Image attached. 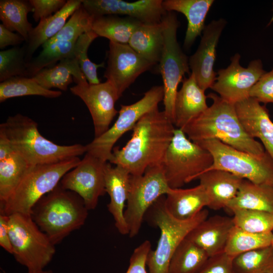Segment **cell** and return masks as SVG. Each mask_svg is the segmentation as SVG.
Here are the masks:
<instances>
[{"mask_svg":"<svg viewBox=\"0 0 273 273\" xmlns=\"http://www.w3.org/2000/svg\"><path fill=\"white\" fill-rule=\"evenodd\" d=\"M175 129L164 111L157 107L138 121L123 147L113 148L109 162L123 167L131 175H143L148 168L162 163Z\"/></svg>","mask_w":273,"mask_h":273,"instance_id":"6da1fadb","label":"cell"},{"mask_svg":"<svg viewBox=\"0 0 273 273\" xmlns=\"http://www.w3.org/2000/svg\"><path fill=\"white\" fill-rule=\"evenodd\" d=\"M212 104L182 130L193 142L215 139L239 150L261 155V143L246 132L237 115L235 105L211 93Z\"/></svg>","mask_w":273,"mask_h":273,"instance_id":"7a4b0ae2","label":"cell"},{"mask_svg":"<svg viewBox=\"0 0 273 273\" xmlns=\"http://www.w3.org/2000/svg\"><path fill=\"white\" fill-rule=\"evenodd\" d=\"M0 137L31 166L56 163L86 152L85 146L80 144L60 145L48 140L34 120L19 113L1 124Z\"/></svg>","mask_w":273,"mask_h":273,"instance_id":"3957f363","label":"cell"},{"mask_svg":"<svg viewBox=\"0 0 273 273\" xmlns=\"http://www.w3.org/2000/svg\"><path fill=\"white\" fill-rule=\"evenodd\" d=\"M88 211L79 195L64 189L59 183L36 203L31 216L56 245L84 225Z\"/></svg>","mask_w":273,"mask_h":273,"instance_id":"277c9868","label":"cell"},{"mask_svg":"<svg viewBox=\"0 0 273 273\" xmlns=\"http://www.w3.org/2000/svg\"><path fill=\"white\" fill-rule=\"evenodd\" d=\"M81 161L74 157L58 162L31 166L6 201L0 204V213L31 215L36 203L54 189L63 176Z\"/></svg>","mask_w":273,"mask_h":273,"instance_id":"5b68a950","label":"cell"},{"mask_svg":"<svg viewBox=\"0 0 273 273\" xmlns=\"http://www.w3.org/2000/svg\"><path fill=\"white\" fill-rule=\"evenodd\" d=\"M165 197L158 199L146 214L149 221L158 227L160 236L156 249L147 257L149 273H169L171 258L180 242L201 222L208 217V211L202 209L193 218L180 220L173 217L165 206Z\"/></svg>","mask_w":273,"mask_h":273,"instance_id":"8992f818","label":"cell"},{"mask_svg":"<svg viewBox=\"0 0 273 273\" xmlns=\"http://www.w3.org/2000/svg\"><path fill=\"white\" fill-rule=\"evenodd\" d=\"M212 155L213 169L228 171L254 184L273 187V160L266 152L255 155L236 149L217 140L194 142Z\"/></svg>","mask_w":273,"mask_h":273,"instance_id":"52a82bcc","label":"cell"},{"mask_svg":"<svg viewBox=\"0 0 273 273\" xmlns=\"http://www.w3.org/2000/svg\"><path fill=\"white\" fill-rule=\"evenodd\" d=\"M8 216L12 255L16 260L28 270L43 269L55 254V245L31 215L14 213Z\"/></svg>","mask_w":273,"mask_h":273,"instance_id":"ba28073f","label":"cell"},{"mask_svg":"<svg viewBox=\"0 0 273 273\" xmlns=\"http://www.w3.org/2000/svg\"><path fill=\"white\" fill-rule=\"evenodd\" d=\"M211 154L175 128L162 165L167 183L172 189L181 188L195 179L213 164Z\"/></svg>","mask_w":273,"mask_h":273,"instance_id":"9c48e42d","label":"cell"},{"mask_svg":"<svg viewBox=\"0 0 273 273\" xmlns=\"http://www.w3.org/2000/svg\"><path fill=\"white\" fill-rule=\"evenodd\" d=\"M164 43L159 62L164 89V112L174 124V103L179 83L190 73L189 59L177 39L179 22L173 12H167L162 20Z\"/></svg>","mask_w":273,"mask_h":273,"instance_id":"30bf717a","label":"cell"},{"mask_svg":"<svg viewBox=\"0 0 273 273\" xmlns=\"http://www.w3.org/2000/svg\"><path fill=\"white\" fill-rule=\"evenodd\" d=\"M170 188L162 164L148 168L143 175H131L124 213L129 237L138 234L149 209L158 199L166 195Z\"/></svg>","mask_w":273,"mask_h":273,"instance_id":"8fae6325","label":"cell"},{"mask_svg":"<svg viewBox=\"0 0 273 273\" xmlns=\"http://www.w3.org/2000/svg\"><path fill=\"white\" fill-rule=\"evenodd\" d=\"M163 86H154L147 91L136 102L121 105L119 115L113 125L100 136L85 145L86 152L104 161H109L115 144L127 131L132 130L145 114L158 107L163 101Z\"/></svg>","mask_w":273,"mask_h":273,"instance_id":"7c38bea8","label":"cell"},{"mask_svg":"<svg viewBox=\"0 0 273 273\" xmlns=\"http://www.w3.org/2000/svg\"><path fill=\"white\" fill-rule=\"evenodd\" d=\"M107 162L88 153L79 164L67 172L60 184L65 190L76 193L88 210L95 209L105 191V168Z\"/></svg>","mask_w":273,"mask_h":273,"instance_id":"4fadbf2b","label":"cell"},{"mask_svg":"<svg viewBox=\"0 0 273 273\" xmlns=\"http://www.w3.org/2000/svg\"><path fill=\"white\" fill-rule=\"evenodd\" d=\"M240 59L238 53L233 56L230 64L218 70L211 87L220 98L234 105L249 97L252 87L266 72L261 60L251 61L246 68L240 65Z\"/></svg>","mask_w":273,"mask_h":273,"instance_id":"5bb4252c","label":"cell"},{"mask_svg":"<svg viewBox=\"0 0 273 273\" xmlns=\"http://www.w3.org/2000/svg\"><path fill=\"white\" fill-rule=\"evenodd\" d=\"M70 89L87 107L94 123L95 138L105 132L118 113L115 105L119 97L113 85L107 80L97 84H90L86 81L76 84Z\"/></svg>","mask_w":273,"mask_h":273,"instance_id":"9a60e30c","label":"cell"},{"mask_svg":"<svg viewBox=\"0 0 273 273\" xmlns=\"http://www.w3.org/2000/svg\"><path fill=\"white\" fill-rule=\"evenodd\" d=\"M109 46L104 76L114 87L120 98L136 79L153 65L128 44L110 41Z\"/></svg>","mask_w":273,"mask_h":273,"instance_id":"2e32d148","label":"cell"},{"mask_svg":"<svg viewBox=\"0 0 273 273\" xmlns=\"http://www.w3.org/2000/svg\"><path fill=\"white\" fill-rule=\"evenodd\" d=\"M162 0H139L133 2L121 0H83L82 5L94 17L121 15L143 23L161 22L167 13Z\"/></svg>","mask_w":273,"mask_h":273,"instance_id":"e0dca14e","label":"cell"},{"mask_svg":"<svg viewBox=\"0 0 273 273\" xmlns=\"http://www.w3.org/2000/svg\"><path fill=\"white\" fill-rule=\"evenodd\" d=\"M226 24L224 19L220 18L206 25L196 51L189 59L191 73L198 84L205 91L211 88L216 80L217 73L214 70L216 48Z\"/></svg>","mask_w":273,"mask_h":273,"instance_id":"ac0fdd59","label":"cell"},{"mask_svg":"<svg viewBox=\"0 0 273 273\" xmlns=\"http://www.w3.org/2000/svg\"><path fill=\"white\" fill-rule=\"evenodd\" d=\"M237 115L246 132L261 141L265 151L273 160V122L268 109L249 97L235 104Z\"/></svg>","mask_w":273,"mask_h":273,"instance_id":"d6986e66","label":"cell"},{"mask_svg":"<svg viewBox=\"0 0 273 273\" xmlns=\"http://www.w3.org/2000/svg\"><path fill=\"white\" fill-rule=\"evenodd\" d=\"M131 174L123 167L113 166L107 162L105 168V191L110 197L108 211L114 220L115 226L122 235L129 234L124 213L130 189Z\"/></svg>","mask_w":273,"mask_h":273,"instance_id":"ffe728a7","label":"cell"},{"mask_svg":"<svg viewBox=\"0 0 273 273\" xmlns=\"http://www.w3.org/2000/svg\"><path fill=\"white\" fill-rule=\"evenodd\" d=\"M234 226L232 218L216 215L201 222L186 238L211 257L224 252L230 233Z\"/></svg>","mask_w":273,"mask_h":273,"instance_id":"44dd1931","label":"cell"},{"mask_svg":"<svg viewBox=\"0 0 273 273\" xmlns=\"http://www.w3.org/2000/svg\"><path fill=\"white\" fill-rule=\"evenodd\" d=\"M206 98L205 90L199 86L191 73L183 80L176 96L174 125L176 128L182 130L208 108Z\"/></svg>","mask_w":273,"mask_h":273,"instance_id":"7402d4cb","label":"cell"},{"mask_svg":"<svg viewBox=\"0 0 273 273\" xmlns=\"http://www.w3.org/2000/svg\"><path fill=\"white\" fill-rule=\"evenodd\" d=\"M209 199L208 207L214 210L225 208L237 195L244 179L228 171L210 170L197 178Z\"/></svg>","mask_w":273,"mask_h":273,"instance_id":"603a6c76","label":"cell"},{"mask_svg":"<svg viewBox=\"0 0 273 273\" xmlns=\"http://www.w3.org/2000/svg\"><path fill=\"white\" fill-rule=\"evenodd\" d=\"M166 195V209L173 217L180 220L193 218L209 205L208 197L200 184L189 189L170 188Z\"/></svg>","mask_w":273,"mask_h":273,"instance_id":"cb8c5ba5","label":"cell"},{"mask_svg":"<svg viewBox=\"0 0 273 273\" xmlns=\"http://www.w3.org/2000/svg\"><path fill=\"white\" fill-rule=\"evenodd\" d=\"M213 0H164L163 7L166 12L176 11L184 14L188 26L184 47L189 49L205 27V20Z\"/></svg>","mask_w":273,"mask_h":273,"instance_id":"d4e9b609","label":"cell"},{"mask_svg":"<svg viewBox=\"0 0 273 273\" xmlns=\"http://www.w3.org/2000/svg\"><path fill=\"white\" fill-rule=\"evenodd\" d=\"M82 0H68L58 12L49 18L40 20L33 28L29 36L26 48V60L29 62L36 50L54 37L65 26L67 19L82 5Z\"/></svg>","mask_w":273,"mask_h":273,"instance_id":"484cf974","label":"cell"},{"mask_svg":"<svg viewBox=\"0 0 273 273\" xmlns=\"http://www.w3.org/2000/svg\"><path fill=\"white\" fill-rule=\"evenodd\" d=\"M32 78L44 88H57L63 91L67 90L73 81L76 84L87 81L75 55L41 70Z\"/></svg>","mask_w":273,"mask_h":273,"instance_id":"4316f807","label":"cell"},{"mask_svg":"<svg viewBox=\"0 0 273 273\" xmlns=\"http://www.w3.org/2000/svg\"><path fill=\"white\" fill-rule=\"evenodd\" d=\"M164 43L162 21L142 23L132 34L128 44L153 65L160 61Z\"/></svg>","mask_w":273,"mask_h":273,"instance_id":"83f0119b","label":"cell"},{"mask_svg":"<svg viewBox=\"0 0 273 273\" xmlns=\"http://www.w3.org/2000/svg\"><path fill=\"white\" fill-rule=\"evenodd\" d=\"M225 208L249 209L263 211L273 215V187L243 179L236 197Z\"/></svg>","mask_w":273,"mask_h":273,"instance_id":"f1b7e54d","label":"cell"},{"mask_svg":"<svg viewBox=\"0 0 273 273\" xmlns=\"http://www.w3.org/2000/svg\"><path fill=\"white\" fill-rule=\"evenodd\" d=\"M128 17L105 15L94 17L92 30L99 36L105 37L110 41L128 44L134 31L142 24Z\"/></svg>","mask_w":273,"mask_h":273,"instance_id":"f546056e","label":"cell"},{"mask_svg":"<svg viewBox=\"0 0 273 273\" xmlns=\"http://www.w3.org/2000/svg\"><path fill=\"white\" fill-rule=\"evenodd\" d=\"M29 12H33L29 1H0V20L2 24L12 32L17 31L24 38L26 43L33 28L27 19Z\"/></svg>","mask_w":273,"mask_h":273,"instance_id":"4dcf8cb0","label":"cell"},{"mask_svg":"<svg viewBox=\"0 0 273 273\" xmlns=\"http://www.w3.org/2000/svg\"><path fill=\"white\" fill-rule=\"evenodd\" d=\"M209 257L204 250L186 238L171 258L169 273H198Z\"/></svg>","mask_w":273,"mask_h":273,"instance_id":"1f68e13d","label":"cell"},{"mask_svg":"<svg viewBox=\"0 0 273 273\" xmlns=\"http://www.w3.org/2000/svg\"><path fill=\"white\" fill-rule=\"evenodd\" d=\"M31 166L14 151L0 160V204L7 200Z\"/></svg>","mask_w":273,"mask_h":273,"instance_id":"d6a6232c","label":"cell"},{"mask_svg":"<svg viewBox=\"0 0 273 273\" xmlns=\"http://www.w3.org/2000/svg\"><path fill=\"white\" fill-rule=\"evenodd\" d=\"M60 91L44 88L32 78L15 76L0 83V102L18 97L39 96L48 98H58L62 95Z\"/></svg>","mask_w":273,"mask_h":273,"instance_id":"836d02e7","label":"cell"},{"mask_svg":"<svg viewBox=\"0 0 273 273\" xmlns=\"http://www.w3.org/2000/svg\"><path fill=\"white\" fill-rule=\"evenodd\" d=\"M76 41L44 43L39 54L27 63V77L32 78L41 70L55 65L64 58L74 56Z\"/></svg>","mask_w":273,"mask_h":273,"instance_id":"e575fe53","label":"cell"},{"mask_svg":"<svg viewBox=\"0 0 273 273\" xmlns=\"http://www.w3.org/2000/svg\"><path fill=\"white\" fill-rule=\"evenodd\" d=\"M272 232L253 233L235 225L232 229L224 252L234 257L240 254L271 245Z\"/></svg>","mask_w":273,"mask_h":273,"instance_id":"d590c367","label":"cell"},{"mask_svg":"<svg viewBox=\"0 0 273 273\" xmlns=\"http://www.w3.org/2000/svg\"><path fill=\"white\" fill-rule=\"evenodd\" d=\"M234 273H273L271 245L240 254L233 259Z\"/></svg>","mask_w":273,"mask_h":273,"instance_id":"8d00e7d4","label":"cell"},{"mask_svg":"<svg viewBox=\"0 0 273 273\" xmlns=\"http://www.w3.org/2000/svg\"><path fill=\"white\" fill-rule=\"evenodd\" d=\"M234 225L253 233L272 232L273 215L268 212L249 209H236L232 211Z\"/></svg>","mask_w":273,"mask_h":273,"instance_id":"74e56055","label":"cell"},{"mask_svg":"<svg viewBox=\"0 0 273 273\" xmlns=\"http://www.w3.org/2000/svg\"><path fill=\"white\" fill-rule=\"evenodd\" d=\"M94 19V17L81 5L70 17L63 28L44 43L77 40L82 34L92 30Z\"/></svg>","mask_w":273,"mask_h":273,"instance_id":"f35d334b","label":"cell"},{"mask_svg":"<svg viewBox=\"0 0 273 273\" xmlns=\"http://www.w3.org/2000/svg\"><path fill=\"white\" fill-rule=\"evenodd\" d=\"M98 37L93 30L87 32L79 37L74 48V55L78 60L82 73L90 84L101 83L98 77L97 69L105 66L104 62L97 64L92 62L87 56L89 46Z\"/></svg>","mask_w":273,"mask_h":273,"instance_id":"ab89813d","label":"cell"},{"mask_svg":"<svg viewBox=\"0 0 273 273\" xmlns=\"http://www.w3.org/2000/svg\"><path fill=\"white\" fill-rule=\"evenodd\" d=\"M25 47L0 52V81L15 76L27 77Z\"/></svg>","mask_w":273,"mask_h":273,"instance_id":"60d3db41","label":"cell"},{"mask_svg":"<svg viewBox=\"0 0 273 273\" xmlns=\"http://www.w3.org/2000/svg\"><path fill=\"white\" fill-rule=\"evenodd\" d=\"M249 97L264 104H273V68L262 75L253 85L250 91Z\"/></svg>","mask_w":273,"mask_h":273,"instance_id":"b9f144b4","label":"cell"},{"mask_svg":"<svg viewBox=\"0 0 273 273\" xmlns=\"http://www.w3.org/2000/svg\"><path fill=\"white\" fill-rule=\"evenodd\" d=\"M33 8V18L39 22L60 11L66 4L65 0H29Z\"/></svg>","mask_w":273,"mask_h":273,"instance_id":"7bdbcfd3","label":"cell"},{"mask_svg":"<svg viewBox=\"0 0 273 273\" xmlns=\"http://www.w3.org/2000/svg\"><path fill=\"white\" fill-rule=\"evenodd\" d=\"M151 250V244L149 240H145L138 246L130 256L125 273H147V260Z\"/></svg>","mask_w":273,"mask_h":273,"instance_id":"ee69618b","label":"cell"},{"mask_svg":"<svg viewBox=\"0 0 273 273\" xmlns=\"http://www.w3.org/2000/svg\"><path fill=\"white\" fill-rule=\"evenodd\" d=\"M233 258L224 252L209 257L198 273H234Z\"/></svg>","mask_w":273,"mask_h":273,"instance_id":"f6af8a7d","label":"cell"},{"mask_svg":"<svg viewBox=\"0 0 273 273\" xmlns=\"http://www.w3.org/2000/svg\"><path fill=\"white\" fill-rule=\"evenodd\" d=\"M25 41L24 38L19 34L15 33L0 24V49H2L9 46H16Z\"/></svg>","mask_w":273,"mask_h":273,"instance_id":"bcb514c9","label":"cell"},{"mask_svg":"<svg viewBox=\"0 0 273 273\" xmlns=\"http://www.w3.org/2000/svg\"><path fill=\"white\" fill-rule=\"evenodd\" d=\"M8 215L0 213V245L8 253L13 254L8 228Z\"/></svg>","mask_w":273,"mask_h":273,"instance_id":"7dc6e473","label":"cell"},{"mask_svg":"<svg viewBox=\"0 0 273 273\" xmlns=\"http://www.w3.org/2000/svg\"><path fill=\"white\" fill-rule=\"evenodd\" d=\"M28 273H53L51 270H44L43 269L28 270Z\"/></svg>","mask_w":273,"mask_h":273,"instance_id":"c3c4849f","label":"cell"},{"mask_svg":"<svg viewBox=\"0 0 273 273\" xmlns=\"http://www.w3.org/2000/svg\"><path fill=\"white\" fill-rule=\"evenodd\" d=\"M272 16L271 18H270V20L269 21V22H268V24L267 25V26L270 25L273 22V3H272Z\"/></svg>","mask_w":273,"mask_h":273,"instance_id":"681fc988","label":"cell"},{"mask_svg":"<svg viewBox=\"0 0 273 273\" xmlns=\"http://www.w3.org/2000/svg\"><path fill=\"white\" fill-rule=\"evenodd\" d=\"M271 246L273 248V234H272V241H271Z\"/></svg>","mask_w":273,"mask_h":273,"instance_id":"f907efd6","label":"cell"}]
</instances>
